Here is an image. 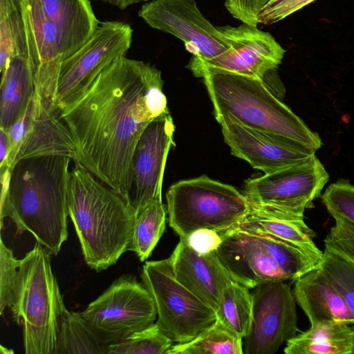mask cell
Instances as JSON below:
<instances>
[{
	"mask_svg": "<svg viewBox=\"0 0 354 354\" xmlns=\"http://www.w3.org/2000/svg\"><path fill=\"white\" fill-rule=\"evenodd\" d=\"M30 115L27 131L16 158L64 156L77 160L73 138L59 113L35 93L30 102Z\"/></svg>",
	"mask_w": 354,
	"mask_h": 354,
	"instance_id": "obj_19",
	"label": "cell"
},
{
	"mask_svg": "<svg viewBox=\"0 0 354 354\" xmlns=\"http://www.w3.org/2000/svg\"><path fill=\"white\" fill-rule=\"evenodd\" d=\"M21 16L33 73L71 56L100 23L89 0H21Z\"/></svg>",
	"mask_w": 354,
	"mask_h": 354,
	"instance_id": "obj_5",
	"label": "cell"
},
{
	"mask_svg": "<svg viewBox=\"0 0 354 354\" xmlns=\"http://www.w3.org/2000/svg\"><path fill=\"white\" fill-rule=\"evenodd\" d=\"M286 354H354V330L349 324L319 322L289 339Z\"/></svg>",
	"mask_w": 354,
	"mask_h": 354,
	"instance_id": "obj_23",
	"label": "cell"
},
{
	"mask_svg": "<svg viewBox=\"0 0 354 354\" xmlns=\"http://www.w3.org/2000/svg\"><path fill=\"white\" fill-rule=\"evenodd\" d=\"M315 0H270L258 16V23L278 22Z\"/></svg>",
	"mask_w": 354,
	"mask_h": 354,
	"instance_id": "obj_33",
	"label": "cell"
},
{
	"mask_svg": "<svg viewBox=\"0 0 354 354\" xmlns=\"http://www.w3.org/2000/svg\"><path fill=\"white\" fill-rule=\"evenodd\" d=\"M295 281L296 301L308 318L310 325L319 322L354 324V315L345 301L318 268Z\"/></svg>",
	"mask_w": 354,
	"mask_h": 354,
	"instance_id": "obj_20",
	"label": "cell"
},
{
	"mask_svg": "<svg viewBox=\"0 0 354 354\" xmlns=\"http://www.w3.org/2000/svg\"><path fill=\"white\" fill-rule=\"evenodd\" d=\"M1 74L0 128L7 131L23 115L36 93L28 50L14 48Z\"/></svg>",
	"mask_w": 354,
	"mask_h": 354,
	"instance_id": "obj_21",
	"label": "cell"
},
{
	"mask_svg": "<svg viewBox=\"0 0 354 354\" xmlns=\"http://www.w3.org/2000/svg\"><path fill=\"white\" fill-rule=\"evenodd\" d=\"M215 118L231 153L265 174L301 163L315 154L314 149L289 138L249 128L227 116Z\"/></svg>",
	"mask_w": 354,
	"mask_h": 354,
	"instance_id": "obj_16",
	"label": "cell"
},
{
	"mask_svg": "<svg viewBox=\"0 0 354 354\" xmlns=\"http://www.w3.org/2000/svg\"><path fill=\"white\" fill-rule=\"evenodd\" d=\"M236 227L289 244L318 262L322 261L323 252L313 241L316 232L306 224L304 219L275 215L250 207L249 213Z\"/></svg>",
	"mask_w": 354,
	"mask_h": 354,
	"instance_id": "obj_22",
	"label": "cell"
},
{
	"mask_svg": "<svg viewBox=\"0 0 354 354\" xmlns=\"http://www.w3.org/2000/svg\"><path fill=\"white\" fill-rule=\"evenodd\" d=\"M140 276L156 304V322L173 342H188L217 321L215 310L176 279L169 258L146 261Z\"/></svg>",
	"mask_w": 354,
	"mask_h": 354,
	"instance_id": "obj_9",
	"label": "cell"
},
{
	"mask_svg": "<svg viewBox=\"0 0 354 354\" xmlns=\"http://www.w3.org/2000/svg\"><path fill=\"white\" fill-rule=\"evenodd\" d=\"M335 224L324 239V245H330L354 261V224L341 218L335 217Z\"/></svg>",
	"mask_w": 354,
	"mask_h": 354,
	"instance_id": "obj_32",
	"label": "cell"
},
{
	"mask_svg": "<svg viewBox=\"0 0 354 354\" xmlns=\"http://www.w3.org/2000/svg\"><path fill=\"white\" fill-rule=\"evenodd\" d=\"M104 2L109 3L113 6L118 8L120 10H124L126 8L133 4L140 3L142 1H148L150 0H101ZM152 1V0H151Z\"/></svg>",
	"mask_w": 354,
	"mask_h": 354,
	"instance_id": "obj_37",
	"label": "cell"
},
{
	"mask_svg": "<svg viewBox=\"0 0 354 354\" xmlns=\"http://www.w3.org/2000/svg\"><path fill=\"white\" fill-rule=\"evenodd\" d=\"M13 353L14 352L12 349L6 348L3 346H0V353H1V354H10V353Z\"/></svg>",
	"mask_w": 354,
	"mask_h": 354,
	"instance_id": "obj_38",
	"label": "cell"
},
{
	"mask_svg": "<svg viewBox=\"0 0 354 354\" xmlns=\"http://www.w3.org/2000/svg\"><path fill=\"white\" fill-rule=\"evenodd\" d=\"M324 245L318 269L354 315V261L339 250Z\"/></svg>",
	"mask_w": 354,
	"mask_h": 354,
	"instance_id": "obj_28",
	"label": "cell"
},
{
	"mask_svg": "<svg viewBox=\"0 0 354 354\" xmlns=\"http://www.w3.org/2000/svg\"><path fill=\"white\" fill-rule=\"evenodd\" d=\"M175 125L169 111L153 119L142 132L133 156L129 194L135 212L162 196L167 158L175 146Z\"/></svg>",
	"mask_w": 354,
	"mask_h": 354,
	"instance_id": "obj_17",
	"label": "cell"
},
{
	"mask_svg": "<svg viewBox=\"0 0 354 354\" xmlns=\"http://www.w3.org/2000/svg\"><path fill=\"white\" fill-rule=\"evenodd\" d=\"M185 240L193 250L205 254L216 251L223 239L216 231L201 228L192 232Z\"/></svg>",
	"mask_w": 354,
	"mask_h": 354,
	"instance_id": "obj_35",
	"label": "cell"
},
{
	"mask_svg": "<svg viewBox=\"0 0 354 354\" xmlns=\"http://www.w3.org/2000/svg\"><path fill=\"white\" fill-rule=\"evenodd\" d=\"M9 138L7 131L0 128V172L8 169Z\"/></svg>",
	"mask_w": 354,
	"mask_h": 354,
	"instance_id": "obj_36",
	"label": "cell"
},
{
	"mask_svg": "<svg viewBox=\"0 0 354 354\" xmlns=\"http://www.w3.org/2000/svg\"><path fill=\"white\" fill-rule=\"evenodd\" d=\"M107 346L86 324L80 313L64 311L53 354H106Z\"/></svg>",
	"mask_w": 354,
	"mask_h": 354,
	"instance_id": "obj_25",
	"label": "cell"
},
{
	"mask_svg": "<svg viewBox=\"0 0 354 354\" xmlns=\"http://www.w3.org/2000/svg\"><path fill=\"white\" fill-rule=\"evenodd\" d=\"M270 0H225L229 12L243 23L257 27L258 16Z\"/></svg>",
	"mask_w": 354,
	"mask_h": 354,
	"instance_id": "obj_34",
	"label": "cell"
},
{
	"mask_svg": "<svg viewBox=\"0 0 354 354\" xmlns=\"http://www.w3.org/2000/svg\"><path fill=\"white\" fill-rule=\"evenodd\" d=\"M321 198L333 218L341 217L354 224V185L349 181L341 179L329 185Z\"/></svg>",
	"mask_w": 354,
	"mask_h": 354,
	"instance_id": "obj_31",
	"label": "cell"
},
{
	"mask_svg": "<svg viewBox=\"0 0 354 354\" xmlns=\"http://www.w3.org/2000/svg\"><path fill=\"white\" fill-rule=\"evenodd\" d=\"M169 258L176 279L216 312L223 289L232 281L216 251L199 254L180 239Z\"/></svg>",
	"mask_w": 354,
	"mask_h": 354,
	"instance_id": "obj_18",
	"label": "cell"
},
{
	"mask_svg": "<svg viewBox=\"0 0 354 354\" xmlns=\"http://www.w3.org/2000/svg\"><path fill=\"white\" fill-rule=\"evenodd\" d=\"M138 15L153 28L182 40L196 57L212 59L228 48L222 32L203 15L195 0H152L142 5Z\"/></svg>",
	"mask_w": 354,
	"mask_h": 354,
	"instance_id": "obj_15",
	"label": "cell"
},
{
	"mask_svg": "<svg viewBox=\"0 0 354 354\" xmlns=\"http://www.w3.org/2000/svg\"><path fill=\"white\" fill-rule=\"evenodd\" d=\"M166 209L162 196L135 212L132 235L129 250L136 253L140 261H145L165 230Z\"/></svg>",
	"mask_w": 354,
	"mask_h": 354,
	"instance_id": "obj_24",
	"label": "cell"
},
{
	"mask_svg": "<svg viewBox=\"0 0 354 354\" xmlns=\"http://www.w3.org/2000/svg\"><path fill=\"white\" fill-rule=\"evenodd\" d=\"M218 257L232 281L248 288L272 281H286L299 274L306 256L298 248L237 227L220 233Z\"/></svg>",
	"mask_w": 354,
	"mask_h": 354,
	"instance_id": "obj_8",
	"label": "cell"
},
{
	"mask_svg": "<svg viewBox=\"0 0 354 354\" xmlns=\"http://www.w3.org/2000/svg\"><path fill=\"white\" fill-rule=\"evenodd\" d=\"M20 259L1 239L0 243V313L2 315L6 308L12 318L17 312L20 288Z\"/></svg>",
	"mask_w": 354,
	"mask_h": 354,
	"instance_id": "obj_30",
	"label": "cell"
},
{
	"mask_svg": "<svg viewBox=\"0 0 354 354\" xmlns=\"http://www.w3.org/2000/svg\"><path fill=\"white\" fill-rule=\"evenodd\" d=\"M329 180L315 154L306 160L245 181L243 195L250 206L270 214L304 219L306 209Z\"/></svg>",
	"mask_w": 354,
	"mask_h": 354,
	"instance_id": "obj_11",
	"label": "cell"
},
{
	"mask_svg": "<svg viewBox=\"0 0 354 354\" xmlns=\"http://www.w3.org/2000/svg\"><path fill=\"white\" fill-rule=\"evenodd\" d=\"M203 82L215 117L224 115L256 130L283 136L318 150L321 138L274 93L264 81L244 75L214 73Z\"/></svg>",
	"mask_w": 354,
	"mask_h": 354,
	"instance_id": "obj_4",
	"label": "cell"
},
{
	"mask_svg": "<svg viewBox=\"0 0 354 354\" xmlns=\"http://www.w3.org/2000/svg\"><path fill=\"white\" fill-rule=\"evenodd\" d=\"M162 86L154 66L122 56L59 112L77 161L129 202L136 144L149 122L169 111Z\"/></svg>",
	"mask_w": 354,
	"mask_h": 354,
	"instance_id": "obj_1",
	"label": "cell"
},
{
	"mask_svg": "<svg viewBox=\"0 0 354 354\" xmlns=\"http://www.w3.org/2000/svg\"><path fill=\"white\" fill-rule=\"evenodd\" d=\"M64 156H37L19 160L11 169L9 187L1 194L4 218L17 231H27L57 255L68 238L69 163Z\"/></svg>",
	"mask_w": 354,
	"mask_h": 354,
	"instance_id": "obj_2",
	"label": "cell"
},
{
	"mask_svg": "<svg viewBox=\"0 0 354 354\" xmlns=\"http://www.w3.org/2000/svg\"><path fill=\"white\" fill-rule=\"evenodd\" d=\"M50 252L37 242L20 259V288L13 319L23 326L26 354H53L66 310L51 268Z\"/></svg>",
	"mask_w": 354,
	"mask_h": 354,
	"instance_id": "obj_6",
	"label": "cell"
},
{
	"mask_svg": "<svg viewBox=\"0 0 354 354\" xmlns=\"http://www.w3.org/2000/svg\"><path fill=\"white\" fill-rule=\"evenodd\" d=\"M80 315L96 335L107 345L154 323V300L142 282L124 274L115 279Z\"/></svg>",
	"mask_w": 354,
	"mask_h": 354,
	"instance_id": "obj_12",
	"label": "cell"
},
{
	"mask_svg": "<svg viewBox=\"0 0 354 354\" xmlns=\"http://www.w3.org/2000/svg\"><path fill=\"white\" fill-rule=\"evenodd\" d=\"M242 338L218 319L192 340L172 345L168 354H243Z\"/></svg>",
	"mask_w": 354,
	"mask_h": 354,
	"instance_id": "obj_27",
	"label": "cell"
},
{
	"mask_svg": "<svg viewBox=\"0 0 354 354\" xmlns=\"http://www.w3.org/2000/svg\"><path fill=\"white\" fill-rule=\"evenodd\" d=\"M69 172L68 212L87 266L106 270L129 250L135 216L131 203L74 160Z\"/></svg>",
	"mask_w": 354,
	"mask_h": 354,
	"instance_id": "obj_3",
	"label": "cell"
},
{
	"mask_svg": "<svg viewBox=\"0 0 354 354\" xmlns=\"http://www.w3.org/2000/svg\"><path fill=\"white\" fill-rule=\"evenodd\" d=\"M173 341L156 322L108 345L106 354H168Z\"/></svg>",
	"mask_w": 354,
	"mask_h": 354,
	"instance_id": "obj_29",
	"label": "cell"
},
{
	"mask_svg": "<svg viewBox=\"0 0 354 354\" xmlns=\"http://www.w3.org/2000/svg\"><path fill=\"white\" fill-rule=\"evenodd\" d=\"M252 310L253 299L248 288L232 280L222 292L216 314L222 324L243 339L250 331Z\"/></svg>",
	"mask_w": 354,
	"mask_h": 354,
	"instance_id": "obj_26",
	"label": "cell"
},
{
	"mask_svg": "<svg viewBox=\"0 0 354 354\" xmlns=\"http://www.w3.org/2000/svg\"><path fill=\"white\" fill-rule=\"evenodd\" d=\"M353 330H354V324H353Z\"/></svg>",
	"mask_w": 354,
	"mask_h": 354,
	"instance_id": "obj_39",
	"label": "cell"
},
{
	"mask_svg": "<svg viewBox=\"0 0 354 354\" xmlns=\"http://www.w3.org/2000/svg\"><path fill=\"white\" fill-rule=\"evenodd\" d=\"M133 32L129 24L122 21L100 22L91 38L60 62L52 93L53 109L59 113L80 98L106 67L125 56Z\"/></svg>",
	"mask_w": 354,
	"mask_h": 354,
	"instance_id": "obj_10",
	"label": "cell"
},
{
	"mask_svg": "<svg viewBox=\"0 0 354 354\" xmlns=\"http://www.w3.org/2000/svg\"><path fill=\"white\" fill-rule=\"evenodd\" d=\"M218 28L228 48L209 59L192 56L187 68L194 76L226 73L263 79L281 64L286 51L269 32L244 23Z\"/></svg>",
	"mask_w": 354,
	"mask_h": 354,
	"instance_id": "obj_13",
	"label": "cell"
},
{
	"mask_svg": "<svg viewBox=\"0 0 354 354\" xmlns=\"http://www.w3.org/2000/svg\"><path fill=\"white\" fill-rule=\"evenodd\" d=\"M166 200L169 225L184 239L201 228L219 233L234 229L250 209L243 194L205 175L174 183Z\"/></svg>",
	"mask_w": 354,
	"mask_h": 354,
	"instance_id": "obj_7",
	"label": "cell"
},
{
	"mask_svg": "<svg viewBox=\"0 0 354 354\" xmlns=\"http://www.w3.org/2000/svg\"><path fill=\"white\" fill-rule=\"evenodd\" d=\"M252 321L244 338L246 354H274L298 331L296 299L285 281H272L254 288Z\"/></svg>",
	"mask_w": 354,
	"mask_h": 354,
	"instance_id": "obj_14",
	"label": "cell"
}]
</instances>
